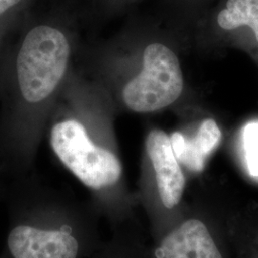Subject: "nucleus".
I'll return each instance as SVG.
<instances>
[{
  "instance_id": "obj_7",
  "label": "nucleus",
  "mask_w": 258,
  "mask_h": 258,
  "mask_svg": "<svg viewBox=\"0 0 258 258\" xmlns=\"http://www.w3.org/2000/svg\"><path fill=\"white\" fill-rule=\"evenodd\" d=\"M221 138V130L217 123L212 119H206L194 139L174 132L170 136V142L178 162L191 171L200 172L205 167L207 157L217 148Z\"/></svg>"
},
{
  "instance_id": "obj_11",
  "label": "nucleus",
  "mask_w": 258,
  "mask_h": 258,
  "mask_svg": "<svg viewBox=\"0 0 258 258\" xmlns=\"http://www.w3.org/2000/svg\"><path fill=\"white\" fill-rule=\"evenodd\" d=\"M2 194H3V190L0 188V198H1V195H2Z\"/></svg>"
},
{
  "instance_id": "obj_8",
  "label": "nucleus",
  "mask_w": 258,
  "mask_h": 258,
  "mask_svg": "<svg viewBox=\"0 0 258 258\" xmlns=\"http://www.w3.org/2000/svg\"><path fill=\"white\" fill-rule=\"evenodd\" d=\"M215 21L225 31L248 26L258 42V0H226L216 14Z\"/></svg>"
},
{
  "instance_id": "obj_6",
  "label": "nucleus",
  "mask_w": 258,
  "mask_h": 258,
  "mask_svg": "<svg viewBox=\"0 0 258 258\" xmlns=\"http://www.w3.org/2000/svg\"><path fill=\"white\" fill-rule=\"evenodd\" d=\"M159 251L163 258H223L207 226L195 218L169 232Z\"/></svg>"
},
{
  "instance_id": "obj_1",
  "label": "nucleus",
  "mask_w": 258,
  "mask_h": 258,
  "mask_svg": "<svg viewBox=\"0 0 258 258\" xmlns=\"http://www.w3.org/2000/svg\"><path fill=\"white\" fill-rule=\"evenodd\" d=\"M8 227L0 258H82L92 242L86 213L55 189L21 182L1 198Z\"/></svg>"
},
{
  "instance_id": "obj_4",
  "label": "nucleus",
  "mask_w": 258,
  "mask_h": 258,
  "mask_svg": "<svg viewBox=\"0 0 258 258\" xmlns=\"http://www.w3.org/2000/svg\"><path fill=\"white\" fill-rule=\"evenodd\" d=\"M184 78L177 55L162 43L144 52L143 70L126 83L122 99L129 109L149 113L172 104L181 96Z\"/></svg>"
},
{
  "instance_id": "obj_9",
  "label": "nucleus",
  "mask_w": 258,
  "mask_h": 258,
  "mask_svg": "<svg viewBox=\"0 0 258 258\" xmlns=\"http://www.w3.org/2000/svg\"><path fill=\"white\" fill-rule=\"evenodd\" d=\"M244 144L249 173L258 177V122H250L245 127Z\"/></svg>"
},
{
  "instance_id": "obj_10",
  "label": "nucleus",
  "mask_w": 258,
  "mask_h": 258,
  "mask_svg": "<svg viewBox=\"0 0 258 258\" xmlns=\"http://www.w3.org/2000/svg\"><path fill=\"white\" fill-rule=\"evenodd\" d=\"M25 0H0V19H3L14 10L18 9Z\"/></svg>"
},
{
  "instance_id": "obj_5",
  "label": "nucleus",
  "mask_w": 258,
  "mask_h": 258,
  "mask_svg": "<svg viewBox=\"0 0 258 258\" xmlns=\"http://www.w3.org/2000/svg\"><path fill=\"white\" fill-rule=\"evenodd\" d=\"M146 147L156 173L161 200L167 209H172L182 199L185 178L174 154L170 138L162 130H151Z\"/></svg>"
},
{
  "instance_id": "obj_3",
  "label": "nucleus",
  "mask_w": 258,
  "mask_h": 258,
  "mask_svg": "<svg viewBox=\"0 0 258 258\" xmlns=\"http://www.w3.org/2000/svg\"><path fill=\"white\" fill-rule=\"evenodd\" d=\"M50 146L60 163L93 191H105L119 183L122 173L119 158L95 144L80 121L55 123L51 129Z\"/></svg>"
},
{
  "instance_id": "obj_2",
  "label": "nucleus",
  "mask_w": 258,
  "mask_h": 258,
  "mask_svg": "<svg viewBox=\"0 0 258 258\" xmlns=\"http://www.w3.org/2000/svg\"><path fill=\"white\" fill-rule=\"evenodd\" d=\"M70 45L64 33L50 24H38L24 37L17 58L19 90L31 103L42 102L64 76Z\"/></svg>"
}]
</instances>
